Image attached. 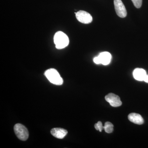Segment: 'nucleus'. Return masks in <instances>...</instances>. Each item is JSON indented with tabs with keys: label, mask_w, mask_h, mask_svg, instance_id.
Listing matches in <instances>:
<instances>
[{
	"label": "nucleus",
	"mask_w": 148,
	"mask_h": 148,
	"mask_svg": "<svg viewBox=\"0 0 148 148\" xmlns=\"http://www.w3.org/2000/svg\"><path fill=\"white\" fill-rule=\"evenodd\" d=\"M53 40L56 47L57 49H64L69 44V37L62 32H58L56 33Z\"/></svg>",
	"instance_id": "f257e3e1"
},
{
	"label": "nucleus",
	"mask_w": 148,
	"mask_h": 148,
	"mask_svg": "<svg viewBox=\"0 0 148 148\" xmlns=\"http://www.w3.org/2000/svg\"><path fill=\"white\" fill-rule=\"evenodd\" d=\"M45 75L51 83L56 85H61L63 84L64 82L63 79L56 69H51L47 70Z\"/></svg>",
	"instance_id": "f03ea898"
},
{
	"label": "nucleus",
	"mask_w": 148,
	"mask_h": 148,
	"mask_svg": "<svg viewBox=\"0 0 148 148\" xmlns=\"http://www.w3.org/2000/svg\"><path fill=\"white\" fill-rule=\"evenodd\" d=\"M14 130L17 138L21 141H26L29 138V131L23 125L20 123L15 124Z\"/></svg>",
	"instance_id": "7ed1b4c3"
},
{
	"label": "nucleus",
	"mask_w": 148,
	"mask_h": 148,
	"mask_svg": "<svg viewBox=\"0 0 148 148\" xmlns=\"http://www.w3.org/2000/svg\"><path fill=\"white\" fill-rule=\"evenodd\" d=\"M114 5L117 15L121 18L127 16V10L121 0H114Z\"/></svg>",
	"instance_id": "20e7f679"
},
{
	"label": "nucleus",
	"mask_w": 148,
	"mask_h": 148,
	"mask_svg": "<svg viewBox=\"0 0 148 148\" xmlns=\"http://www.w3.org/2000/svg\"><path fill=\"white\" fill-rule=\"evenodd\" d=\"M75 13L78 21L83 24H89L92 21V18L91 15L85 11L80 10Z\"/></svg>",
	"instance_id": "39448f33"
},
{
	"label": "nucleus",
	"mask_w": 148,
	"mask_h": 148,
	"mask_svg": "<svg viewBox=\"0 0 148 148\" xmlns=\"http://www.w3.org/2000/svg\"><path fill=\"white\" fill-rule=\"evenodd\" d=\"M105 99L112 107H118L121 106L122 102L119 96L114 93H109L105 97Z\"/></svg>",
	"instance_id": "423d86ee"
},
{
	"label": "nucleus",
	"mask_w": 148,
	"mask_h": 148,
	"mask_svg": "<svg viewBox=\"0 0 148 148\" xmlns=\"http://www.w3.org/2000/svg\"><path fill=\"white\" fill-rule=\"evenodd\" d=\"M51 135L58 139H63L68 133L66 130L61 128H54L51 130Z\"/></svg>",
	"instance_id": "0eeeda50"
},
{
	"label": "nucleus",
	"mask_w": 148,
	"mask_h": 148,
	"mask_svg": "<svg viewBox=\"0 0 148 148\" xmlns=\"http://www.w3.org/2000/svg\"><path fill=\"white\" fill-rule=\"evenodd\" d=\"M147 75V73L145 70L139 68L135 69L133 72L134 78L139 81H144Z\"/></svg>",
	"instance_id": "6e6552de"
},
{
	"label": "nucleus",
	"mask_w": 148,
	"mask_h": 148,
	"mask_svg": "<svg viewBox=\"0 0 148 148\" xmlns=\"http://www.w3.org/2000/svg\"><path fill=\"white\" fill-rule=\"evenodd\" d=\"M128 119L130 121L136 124L142 125L144 122V119L142 116L139 114L135 113L130 114L128 116Z\"/></svg>",
	"instance_id": "1a4fd4ad"
},
{
	"label": "nucleus",
	"mask_w": 148,
	"mask_h": 148,
	"mask_svg": "<svg viewBox=\"0 0 148 148\" xmlns=\"http://www.w3.org/2000/svg\"><path fill=\"white\" fill-rule=\"evenodd\" d=\"M98 56L100 58L101 64L103 65H107L110 63L112 56L109 52L107 51L102 52Z\"/></svg>",
	"instance_id": "9d476101"
},
{
	"label": "nucleus",
	"mask_w": 148,
	"mask_h": 148,
	"mask_svg": "<svg viewBox=\"0 0 148 148\" xmlns=\"http://www.w3.org/2000/svg\"><path fill=\"white\" fill-rule=\"evenodd\" d=\"M104 129L107 133H112L113 131V125L110 122H106L104 126Z\"/></svg>",
	"instance_id": "9b49d317"
},
{
	"label": "nucleus",
	"mask_w": 148,
	"mask_h": 148,
	"mask_svg": "<svg viewBox=\"0 0 148 148\" xmlns=\"http://www.w3.org/2000/svg\"><path fill=\"white\" fill-rule=\"evenodd\" d=\"M133 3V4L135 7L137 8H141L143 2V0H131Z\"/></svg>",
	"instance_id": "f8f14e48"
},
{
	"label": "nucleus",
	"mask_w": 148,
	"mask_h": 148,
	"mask_svg": "<svg viewBox=\"0 0 148 148\" xmlns=\"http://www.w3.org/2000/svg\"><path fill=\"white\" fill-rule=\"evenodd\" d=\"M95 129L97 130H99L100 132H102L103 129H104V126L101 121H98L97 123L95 125Z\"/></svg>",
	"instance_id": "ddd939ff"
},
{
	"label": "nucleus",
	"mask_w": 148,
	"mask_h": 148,
	"mask_svg": "<svg viewBox=\"0 0 148 148\" xmlns=\"http://www.w3.org/2000/svg\"><path fill=\"white\" fill-rule=\"evenodd\" d=\"M93 61L95 64H101V61H100V58H99L98 56L95 57L93 59Z\"/></svg>",
	"instance_id": "4468645a"
},
{
	"label": "nucleus",
	"mask_w": 148,
	"mask_h": 148,
	"mask_svg": "<svg viewBox=\"0 0 148 148\" xmlns=\"http://www.w3.org/2000/svg\"><path fill=\"white\" fill-rule=\"evenodd\" d=\"M144 81L145 82L148 83V75H146Z\"/></svg>",
	"instance_id": "2eb2a0df"
}]
</instances>
